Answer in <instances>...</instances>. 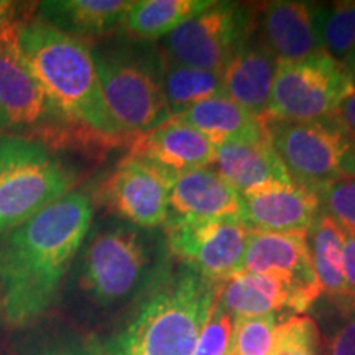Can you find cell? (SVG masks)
Here are the masks:
<instances>
[{"label": "cell", "instance_id": "3957f363", "mask_svg": "<svg viewBox=\"0 0 355 355\" xmlns=\"http://www.w3.org/2000/svg\"><path fill=\"white\" fill-rule=\"evenodd\" d=\"M19 24V43L48 101L58 114L105 148L128 144L102 96L89 44L58 32L26 8Z\"/></svg>", "mask_w": 355, "mask_h": 355}, {"label": "cell", "instance_id": "8fae6325", "mask_svg": "<svg viewBox=\"0 0 355 355\" xmlns=\"http://www.w3.org/2000/svg\"><path fill=\"white\" fill-rule=\"evenodd\" d=\"M176 173L125 155L102 178L92 199L115 219L140 229L165 225L170 214V184Z\"/></svg>", "mask_w": 355, "mask_h": 355}, {"label": "cell", "instance_id": "f1b7e54d", "mask_svg": "<svg viewBox=\"0 0 355 355\" xmlns=\"http://www.w3.org/2000/svg\"><path fill=\"white\" fill-rule=\"evenodd\" d=\"M277 324V314L234 319L227 355H270Z\"/></svg>", "mask_w": 355, "mask_h": 355}, {"label": "cell", "instance_id": "2e32d148", "mask_svg": "<svg viewBox=\"0 0 355 355\" xmlns=\"http://www.w3.org/2000/svg\"><path fill=\"white\" fill-rule=\"evenodd\" d=\"M130 157L145 159L163 170L181 173L214 163L216 145L201 132L171 119L153 130L128 140Z\"/></svg>", "mask_w": 355, "mask_h": 355}, {"label": "cell", "instance_id": "d4e9b609", "mask_svg": "<svg viewBox=\"0 0 355 355\" xmlns=\"http://www.w3.org/2000/svg\"><path fill=\"white\" fill-rule=\"evenodd\" d=\"M8 350L12 355H99L96 336L53 321L50 316L13 332Z\"/></svg>", "mask_w": 355, "mask_h": 355}, {"label": "cell", "instance_id": "83f0119b", "mask_svg": "<svg viewBox=\"0 0 355 355\" xmlns=\"http://www.w3.org/2000/svg\"><path fill=\"white\" fill-rule=\"evenodd\" d=\"M321 332L314 319L291 316L275 327L270 355H321Z\"/></svg>", "mask_w": 355, "mask_h": 355}, {"label": "cell", "instance_id": "277c9868", "mask_svg": "<svg viewBox=\"0 0 355 355\" xmlns=\"http://www.w3.org/2000/svg\"><path fill=\"white\" fill-rule=\"evenodd\" d=\"M166 260L148 229L104 222L89 230L63 293L89 316L109 314L139 300Z\"/></svg>", "mask_w": 355, "mask_h": 355}, {"label": "cell", "instance_id": "484cf974", "mask_svg": "<svg viewBox=\"0 0 355 355\" xmlns=\"http://www.w3.org/2000/svg\"><path fill=\"white\" fill-rule=\"evenodd\" d=\"M159 56H162V87L171 117L198 102L225 96L219 73L180 64L162 50Z\"/></svg>", "mask_w": 355, "mask_h": 355}, {"label": "cell", "instance_id": "1f68e13d", "mask_svg": "<svg viewBox=\"0 0 355 355\" xmlns=\"http://www.w3.org/2000/svg\"><path fill=\"white\" fill-rule=\"evenodd\" d=\"M339 311L334 331L321 343L322 355H355V298H332Z\"/></svg>", "mask_w": 355, "mask_h": 355}, {"label": "cell", "instance_id": "836d02e7", "mask_svg": "<svg viewBox=\"0 0 355 355\" xmlns=\"http://www.w3.org/2000/svg\"><path fill=\"white\" fill-rule=\"evenodd\" d=\"M332 121L339 123L345 132L355 135V91L345 99L332 115Z\"/></svg>", "mask_w": 355, "mask_h": 355}, {"label": "cell", "instance_id": "4fadbf2b", "mask_svg": "<svg viewBox=\"0 0 355 355\" xmlns=\"http://www.w3.org/2000/svg\"><path fill=\"white\" fill-rule=\"evenodd\" d=\"M306 234H275L250 229L242 261L245 272L283 279L295 293L296 313H304L322 295Z\"/></svg>", "mask_w": 355, "mask_h": 355}, {"label": "cell", "instance_id": "4dcf8cb0", "mask_svg": "<svg viewBox=\"0 0 355 355\" xmlns=\"http://www.w3.org/2000/svg\"><path fill=\"white\" fill-rule=\"evenodd\" d=\"M232 326V314L217 300L214 309L199 336L193 355H227Z\"/></svg>", "mask_w": 355, "mask_h": 355}, {"label": "cell", "instance_id": "5b68a950", "mask_svg": "<svg viewBox=\"0 0 355 355\" xmlns=\"http://www.w3.org/2000/svg\"><path fill=\"white\" fill-rule=\"evenodd\" d=\"M26 7L0 2V132L38 140L58 153L107 150L58 114L26 64L19 43V24Z\"/></svg>", "mask_w": 355, "mask_h": 355}, {"label": "cell", "instance_id": "d590c367", "mask_svg": "<svg viewBox=\"0 0 355 355\" xmlns=\"http://www.w3.org/2000/svg\"><path fill=\"white\" fill-rule=\"evenodd\" d=\"M0 355H12V354L8 349H0Z\"/></svg>", "mask_w": 355, "mask_h": 355}, {"label": "cell", "instance_id": "52a82bcc", "mask_svg": "<svg viewBox=\"0 0 355 355\" xmlns=\"http://www.w3.org/2000/svg\"><path fill=\"white\" fill-rule=\"evenodd\" d=\"M78 171L42 141L0 132V235L76 189Z\"/></svg>", "mask_w": 355, "mask_h": 355}, {"label": "cell", "instance_id": "8d00e7d4", "mask_svg": "<svg viewBox=\"0 0 355 355\" xmlns=\"http://www.w3.org/2000/svg\"><path fill=\"white\" fill-rule=\"evenodd\" d=\"M0 326H2V321H0Z\"/></svg>", "mask_w": 355, "mask_h": 355}, {"label": "cell", "instance_id": "ba28073f", "mask_svg": "<svg viewBox=\"0 0 355 355\" xmlns=\"http://www.w3.org/2000/svg\"><path fill=\"white\" fill-rule=\"evenodd\" d=\"M265 123L275 152L295 183L319 194L336 181L355 178V135L332 119Z\"/></svg>", "mask_w": 355, "mask_h": 355}, {"label": "cell", "instance_id": "8992f818", "mask_svg": "<svg viewBox=\"0 0 355 355\" xmlns=\"http://www.w3.org/2000/svg\"><path fill=\"white\" fill-rule=\"evenodd\" d=\"M89 50L107 109L125 135H140L171 121L159 50L128 35H112L89 44Z\"/></svg>", "mask_w": 355, "mask_h": 355}, {"label": "cell", "instance_id": "30bf717a", "mask_svg": "<svg viewBox=\"0 0 355 355\" xmlns=\"http://www.w3.org/2000/svg\"><path fill=\"white\" fill-rule=\"evenodd\" d=\"M250 32L252 7L214 2L168 35L159 50L180 64L220 74Z\"/></svg>", "mask_w": 355, "mask_h": 355}, {"label": "cell", "instance_id": "7a4b0ae2", "mask_svg": "<svg viewBox=\"0 0 355 355\" xmlns=\"http://www.w3.org/2000/svg\"><path fill=\"white\" fill-rule=\"evenodd\" d=\"M176 261L166 260L122 322L107 337H97L99 355H193L220 282Z\"/></svg>", "mask_w": 355, "mask_h": 355}, {"label": "cell", "instance_id": "f546056e", "mask_svg": "<svg viewBox=\"0 0 355 355\" xmlns=\"http://www.w3.org/2000/svg\"><path fill=\"white\" fill-rule=\"evenodd\" d=\"M321 212L332 217L345 230L355 235V178L336 181L319 193Z\"/></svg>", "mask_w": 355, "mask_h": 355}, {"label": "cell", "instance_id": "d6986e66", "mask_svg": "<svg viewBox=\"0 0 355 355\" xmlns=\"http://www.w3.org/2000/svg\"><path fill=\"white\" fill-rule=\"evenodd\" d=\"M132 2L125 0H46L35 3V17L58 32L92 44L122 28Z\"/></svg>", "mask_w": 355, "mask_h": 355}, {"label": "cell", "instance_id": "9a60e30c", "mask_svg": "<svg viewBox=\"0 0 355 355\" xmlns=\"http://www.w3.org/2000/svg\"><path fill=\"white\" fill-rule=\"evenodd\" d=\"M319 212V194L295 181L261 184L241 194V219L260 232L306 234Z\"/></svg>", "mask_w": 355, "mask_h": 355}, {"label": "cell", "instance_id": "e0dca14e", "mask_svg": "<svg viewBox=\"0 0 355 355\" xmlns=\"http://www.w3.org/2000/svg\"><path fill=\"white\" fill-rule=\"evenodd\" d=\"M168 202V219L241 217V194L209 166L176 173L170 184Z\"/></svg>", "mask_w": 355, "mask_h": 355}, {"label": "cell", "instance_id": "ac0fdd59", "mask_svg": "<svg viewBox=\"0 0 355 355\" xmlns=\"http://www.w3.org/2000/svg\"><path fill=\"white\" fill-rule=\"evenodd\" d=\"M277 68L278 61L250 32L220 73L225 96L265 121Z\"/></svg>", "mask_w": 355, "mask_h": 355}, {"label": "cell", "instance_id": "ffe728a7", "mask_svg": "<svg viewBox=\"0 0 355 355\" xmlns=\"http://www.w3.org/2000/svg\"><path fill=\"white\" fill-rule=\"evenodd\" d=\"M171 119L201 132L216 146L257 144L268 139L265 121L255 117L242 105L235 104L227 96L198 102Z\"/></svg>", "mask_w": 355, "mask_h": 355}, {"label": "cell", "instance_id": "9c48e42d", "mask_svg": "<svg viewBox=\"0 0 355 355\" xmlns=\"http://www.w3.org/2000/svg\"><path fill=\"white\" fill-rule=\"evenodd\" d=\"M354 91L355 79L347 66L326 51L278 63L265 121H326Z\"/></svg>", "mask_w": 355, "mask_h": 355}, {"label": "cell", "instance_id": "7402d4cb", "mask_svg": "<svg viewBox=\"0 0 355 355\" xmlns=\"http://www.w3.org/2000/svg\"><path fill=\"white\" fill-rule=\"evenodd\" d=\"M219 301L234 319L296 311L295 293L283 279L245 270L222 279Z\"/></svg>", "mask_w": 355, "mask_h": 355}, {"label": "cell", "instance_id": "5bb4252c", "mask_svg": "<svg viewBox=\"0 0 355 355\" xmlns=\"http://www.w3.org/2000/svg\"><path fill=\"white\" fill-rule=\"evenodd\" d=\"M252 35L278 63H293L322 51L316 3L277 0L252 6Z\"/></svg>", "mask_w": 355, "mask_h": 355}, {"label": "cell", "instance_id": "44dd1931", "mask_svg": "<svg viewBox=\"0 0 355 355\" xmlns=\"http://www.w3.org/2000/svg\"><path fill=\"white\" fill-rule=\"evenodd\" d=\"M214 170L239 194L261 184L293 181L268 139L257 144H225L216 146Z\"/></svg>", "mask_w": 355, "mask_h": 355}, {"label": "cell", "instance_id": "6da1fadb", "mask_svg": "<svg viewBox=\"0 0 355 355\" xmlns=\"http://www.w3.org/2000/svg\"><path fill=\"white\" fill-rule=\"evenodd\" d=\"M94 199L74 189L0 235V321L10 332L50 316L94 220Z\"/></svg>", "mask_w": 355, "mask_h": 355}, {"label": "cell", "instance_id": "7c38bea8", "mask_svg": "<svg viewBox=\"0 0 355 355\" xmlns=\"http://www.w3.org/2000/svg\"><path fill=\"white\" fill-rule=\"evenodd\" d=\"M248 235L241 217L165 222L168 254L214 282L241 272Z\"/></svg>", "mask_w": 355, "mask_h": 355}, {"label": "cell", "instance_id": "e575fe53", "mask_svg": "<svg viewBox=\"0 0 355 355\" xmlns=\"http://www.w3.org/2000/svg\"><path fill=\"white\" fill-rule=\"evenodd\" d=\"M344 64L347 66V69L350 71V74H352V78L355 79V50L350 53V55L345 58L344 60Z\"/></svg>", "mask_w": 355, "mask_h": 355}, {"label": "cell", "instance_id": "d6a6232c", "mask_svg": "<svg viewBox=\"0 0 355 355\" xmlns=\"http://www.w3.org/2000/svg\"><path fill=\"white\" fill-rule=\"evenodd\" d=\"M343 263H344V278L347 285L349 295L355 298V235L345 237L343 248Z\"/></svg>", "mask_w": 355, "mask_h": 355}, {"label": "cell", "instance_id": "cb8c5ba5", "mask_svg": "<svg viewBox=\"0 0 355 355\" xmlns=\"http://www.w3.org/2000/svg\"><path fill=\"white\" fill-rule=\"evenodd\" d=\"M345 237V230L324 212H319L306 234L318 283L322 293L331 298L350 296L345 285L343 263Z\"/></svg>", "mask_w": 355, "mask_h": 355}, {"label": "cell", "instance_id": "4316f807", "mask_svg": "<svg viewBox=\"0 0 355 355\" xmlns=\"http://www.w3.org/2000/svg\"><path fill=\"white\" fill-rule=\"evenodd\" d=\"M316 26L322 51L344 63L355 50V0L316 3Z\"/></svg>", "mask_w": 355, "mask_h": 355}, {"label": "cell", "instance_id": "603a6c76", "mask_svg": "<svg viewBox=\"0 0 355 355\" xmlns=\"http://www.w3.org/2000/svg\"><path fill=\"white\" fill-rule=\"evenodd\" d=\"M212 3V0H137L125 12L122 28L130 38L153 42L168 37Z\"/></svg>", "mask_w": 355, "mask_h": 355}]
</instances>
